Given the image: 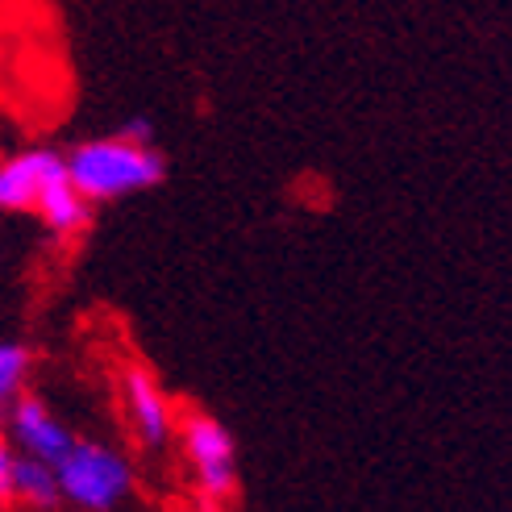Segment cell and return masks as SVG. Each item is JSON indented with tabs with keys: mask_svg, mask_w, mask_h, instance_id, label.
<instances>
[{
	"mask_svg": "<svg viewBox=\"0 0 512 512\" xmlns=\"http://www.w3.org/2000/svg\"><path fill=\"white\" fill-rule=\"evenodd\" d=\"M63 163H67V179L75 184V192L92 204L138 196V192L159 188L167 179V159L155 146H134L121 134L75 142L63 155Z\"/></svg>",
	"mask_w": 512,
	"mask_h": 512,
	"instance_id": "6da1fadb",
	"label": "cell"
},
{
	"mask_svg": "<svg viewBox=\"0 0 512 512\" xmlns=\"http://www.w3.org/2000/svg\"><path fill=\"white\" fill-rule=\"evenodd\" d=\"M50 467H55L63 504L75 512H117L138 488L134 463L100 438H71V446Z\"/></svg>",
	"mask_w": 512,
	"mask_h": 512,
	"instance_id": "7a4b0ae2",
	"label": "cell"
},
{
	"mask_svg": "<svg viewBox=\"0 0 512 512\" xmlns=\"http://www.w3.org/2000/svg\"><path fill=\"white\" fill-rule=\"evenodd\" d=\"M179 446H184V463H188V479L200 496V504L209 512H221L238 500L242 475H238V438L225 421H217L213 413H184L175 421Z\"/></svg>",
	"mask_w": 512,
	"mask_h": 512,
	"instance_id": "3957f363",
	"label": "cell"
},
{
	"mask_svg": "<svg viewBox=\"0 0 512 512\" xmlns=\"http://www.w3.org/2000/svg\"><path fill=\"white\" fill-rule=\"evenodd\" d=\"M121 404H125V421H130L142 450H167L175 442L171 396L142 363H130L121 371Z\"/></svg>",
	"mask_w": 512,
	"mask_h": 512,
	"instance_id": "277c9868",
	"label": "cell"
},
{
	"mask_svg": "<svg viewBox=\"0 0 512 512\" xmlns=\"http://www.w3.org/2000/svg\"><path fill=\"white\" fill-rule=\"evenodd\" d=\"M67 179V163L59 150L50 146H30L17 155L0 159V213H34L38 200Z\"/></svg>",
	"mask_w": 512,
	"mask_h": 512,
	"instance_id": "5b68a950",
	"label": "cell"
},
{
	"mask_svg": "<svg viewBox=\"0 0 512 512\" xmlns=\"http://www.w3.org/2000/svg\"><path fill=\"white\" fill-rule=\"evenodd\" d=\"M0 425H5L9 446L17 454H25V458H38V463H55L75 438V433L59 421L55 408H50L38 392H21L9 404V413H5Z\"/></svg>",
	"mask_w": 512,
	"mask_h": 512,
	"instance_id": "8992f818",
	"label": "cell"
},
{
	"mask_svg": "<svg viewBox=\"0 0 512 512\" xmlns=\"http://www.w3.org/2000/svg\"><path fill=\"white\" fill-rule=\"evenodd\" d=\"M34 217H38L59 242H71V238H80L84 229L92 225V200H84L80 192H75L71 179H63V184H55V188H50V192L38 200Z\"/></svg>",
	"mask_w": 512,
	"mask_h": 512,
	"instance_id": "52a82bcc",
	"label": "cell"
},
{
	"mask_svg": "<svg viewBox=\"0 0 512 512\" xmlns=\"http://www.w3.org/2000/svg\"><path fill=\"white\" fill-rule=\"evenodd\" d=\"M13 504L30 508V512H59L63 508V492L50 463H38V458L17 454L13 467Z\"/></svg>",
	"mask_w": 512,
	"mask_h": 512,
	"instance_id": "ba28073f",
	"label": "cell"
},
{
	"mask_svg": "<svg viewBox=\"0 0 512 512\" xmlns=\"http://www.w3.org/2000/svg\"><path fill=\"white\" fill-rule=\"evenodd\" d=\"M34 367V350L17 338H0V421H5L9 404L25 392V379Z\"/></svg>",
	"mask_w": 512,
	"mask_h": 512,
	"instance_id": "9c48e42d",
	"label": "cell"
},
{
	"mask_svg": "<svg viewBox=\"0 0 512 512\" xmlns=\"http://www.w3.org/2000/svg\"><path fill=\"white\" fill-rule=\"evenodd\" d=\"M13 467H17V450L9 438H0V508L13 504Z\"/></svg>",
	"mask_w": 512,
	"mask_h": 512,
	"instance_id": "30bf717a",
	"label": "cell"
},
{
	"mask_svg": "<svg viewBox=\"0 0 512 512\" xmlns=\"http://www.w3.org/2000/svg\"><path fill=\"white\" fill-rule=\"evenodd\" d=\"M117 134L125 142H134V146H155V121H150V117H130Z\"/></svg>",
	"mask_w": 512,
	"mask_h": 512,
	"instance_id": "8fae6325",
	"label": "cell"
},
{
	"mask_svg": "<svg viewBox=\"0 0 512 512\" xmlns=\"http://www.w3.org/2000/svg\"><path fill=\"white\" fill-rule=\"evenodd\" d=\"M171 512H192V508H171Z\"/></svg>",
	"mask_w": 512,
	"mask_h": 512,
	"instance_id": "7c38bea8",
	"label": "cell"
}]
</instances>
